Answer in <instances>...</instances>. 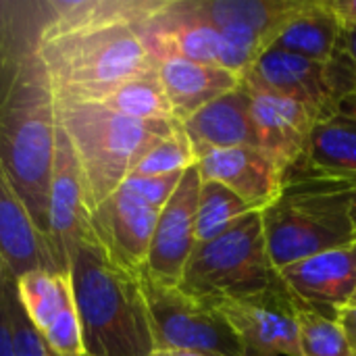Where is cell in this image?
Instances as JSON below:
<instances>
[{"mask_svg": "<svg viewBox=\"0 0 356 356\" xmlns=\"http://www.w3.org/2000/svg\"><path fill=\"white\" fill-rule=\"evenodd\" d=\"M90 217L92 213L88 207L81 169L65 129L58 125L48 194V244L60 271H67L69 259L77 244L94 236Z\"/></svg>", "mask_w": 356, "mask_h": 356, "instance_id": "obj_11", "label": "cell"}, {"mask_svg": "<svg viewBox=\"0 0 356 356\" xmlns=\"http://www.w3.org/2000/svg\"><path fill=\"white\" fill-rule=\"evenodd\" d=\"M198 194L200 173L194 165L184 171L177 190L159 215L148 259L140 275L165 286L179 284L184 267L196 248Z\"/></svg>", "mask_w": 356, "mask_h": 356, "instance_id": "obj_13", "label": "cell"}, {"mask_svg": "<svg viewBox=\"0 0 356 356\" xmlns=\"http://www.w3.org/2000/svg\"><path fill=\"white\" fill-rule=\"evenodd\" d=\"M181 131L198 159L236 146H252L250 90L242 81L181 123Z\"/></svg>", "mask_w": 356, "mask_h": 356, "instance_id": "obj_19", "label": "cell"}, {"mask_svg": "<svg viewBox=\"0 0 356 356\" xmlns=\"http://www.w3.org/2000/svg\"><path fill=\"white\" fill-rule=\"evenodd\" d=\"M355 184L290 173L280 196L261 211L273 269L356 242L350 200Z\"/></svg>", "mask_w": 356, "mask_h": 356, "instance_id": "obj_3", "label": "cell"}, {"mask_svg": "<svg viewBox=\"0 0 356 356\" xmlns=\"http://www.w3.org/2000/svg\"><path fill=\"white\" fill-rule=\"evenodd\" d=\"M6 277H8V275H6ZM6 277L0 280V356H17L15 355L13 332H10L8 307H6V292H4V282H6Z\"/></svg>", "mask_w": 356, "mask_h": 356, "instance_id": "obj_29", "label": "cell"}, {"mask_svg": "<svg viewBox=\"0 0 356 356\" xmlns=\"http://www.w3.org/2000/svg\"><path fill=\"white\" fill-rule=\"evenodd\" d=\"M330 8L344 21H356V0H327Z\"/></svg>", "mask_w": 356, "mask_h": 356, "instance_id": "obj_32", "label": "cell"}, {"mask_svg": "<svg viewBox=\"0 0 356 356\" xmlns=\"http://www.w3.org/2000/svg\"><path fill=\"white\" fill-rule=\"evenodd\" d=\"M350 213H353V227H355V238H356V188L353 190V200H350Z\"/></svg>", "mask_w": 356, "mask_h": 356, "instance_id": "obj_34", "label": "cell"}, {"mask_svg": "<svg viewBox=\"0 0 356 356\" xmlns=\"http://www.w3.org/2000/svg\"><path fill=\"white\" fill-rule=\"evenodd\" d=\"M342 21V35H340V54L348 58L356 67V21Z\"/></svg>", "mask_w": 356, "mask_h": 356, "instance_id": "obj_30", "label": "cell"}, {"mask_svg": "<svg viewBox=\"0 0 356 356\" xmlns=\"http://www.w3.org/2000/svg\"><path fill=\"white\" fill-rule=\"evenodd\" d=\"M294 300L298 313L302 356H356L344 330L336 319L317 313L298 298Z\"/></svg>", "mask_w": 356, "mask_h": 356, "instance_id": "obj_26", "label": "cell"}, {"mask_svg": "<svg viewBox=\"0 0 356 356\" xmlns=\"http://www.w3.org/2000/svg\"><path fill=\"white\" fill-rule=\"evenodd\" d=\"M142 294L156 350H190L211 356H244L225 317L204 300L177 286H165L140 275Z\"/></svg>", "mask_w": 356, "mask_h": 356, "instance_id": "obj_7", "label": "cell"}, {"mask_svg": "<svg viewBox=\"0 0 356 356\" xmlns=\"http://www.w3.org/2000/svg\"><path fill=\"white\" fill-rule=\"evenodd\" d=\"M242 81L250 88L296 100L319 113L321 119L342 111L356 96V69L344 56L321 63L282 50H267Z\"/></svg>", "mask_w": 356, "mask_h": 356, "instance_id": "obj_8", "label": "cell"}, {"mask_svg": "<svg viewBox=\"0 0 356 356\" xmlns=\"http://www.w3.org/2000/svg\"><path fill=\"white\" fill-rule=\"evenodd\" d=\"M202 181H217L254 209H267L282 192L286 177L254 146L211 152L196 161Z\"/></svg>", "mask_w": 356, "mask_h": 356, "instance_id": "obj_17", "label": "cell"}, {"mask_svg": "<svg viewBox=\"0 0 356 356\" xmlns=\"http://www.w3.org/2000/svg\"><path fill=\"white\" fill-rule=\"evenodd\" d=\"M156 73L179 125L196 111L242 83V77L236 73L221 67L194 63L177 54L161 56L156 60Z\"/></svg>", "mask_w": 356, "mask_h": 356, "instance_id": "obj_20", "label": "cell"}, {"mask_svg": "<svg viewBox=\"0 0 356 356\" xmlns=\"http://www.w3.org/2000/svg\"><path fill=\"white\" fill-rule=\"evenodd\" d=\"M56 96L38 48L0 67V167L48 240Z\"/></svg>", "mask_w": 356, "mask_h": 356, "instance_id": "obj_1", "label": "cell"}, {"mask_svg": "<svg viewBox=\"0 0 356 356\" xmlns=\"http://www.w3.org/2000/svg\"><path fill=\"white\" fill-rule=\"evenodd\" d=\"M342 21L327 0H305L273 33L267 50H282L311 60L340 58ZM265 50V52H267Z\"/></svg>", "mask_w": 356, "mask_h": 356, "instance_id": "obj_22", "label": "cell"}, {"mask_svg": "<svg viewBox=\"0 0 356 356\" xmlns=\"http://www.w3.org/2000/svg\"><path fill=\"white\" fill-rule=\"evenodd\" d=\"M86 356H152L154 340L140 275L119 267L96 236L67 267Z\"/></svg>", "mask_w": 356, "mask_h": 356, "instance_id": "obj_2", "label": "cell"}, {"mask_svg": "<svg viewBox=\"0 0 356 356\" xmlns=\"http://www.w3.org/2000/svg\"><path fill=\"white\" fill-rule=\"evenodd\" d=\"M194 165H196V156L190 148L188 138L184 136V131L179 127L173 136L156 142L140 159L134 173L136 175H148V177L171 175V173H184L186 169H190Z\"/></svg>", "mask_w": 356, "mask_h": 356, "instance_id": "obj_27", "label": "cell"}, {"mask_svg": "<svg viewBox=\"0 0 356 356\" xmlns=\"http://www.w3.org/2000/svg\"><path fill=\"white\" fill-rule=\"evenodd\" d=\"M355 69H356V67H355Z\"/></svg>", "mask_w": 356, "mask_h": 356, "instance_id": "obj_37", "label": "cell"}, {"mask_svg": "<svg viewBox=\"0 0 356 356\" xmlns=\"http://www.w3.org/2000/svg\"><path fill=\"white\" fill-rule=\"evenodd\" d=\"M305 0H175V6L198 23L217 29L246 27L267 38V48L277 27Z\"/></svg>", "mask_w": 356, "mask_h": 356, "instance_id": "obj_23", "label": "cell"}, {"mask_svg": "<svg viewBox=\"0 0 356 356\" xmlns=\"http://www.w3.org/2000/svg\"><path fill=\"white\" fill-rule=\"evenodd\" d=\"M159 215V209L119 186L117 192L92 211L90 223L108 257L119 267L140 275L148 259Z\"/></svg>", "mask_w": 356, "mask_h": 356, "instance_id": "obj_15", "label": "cell"}, {"mask_svg": "<svg viewBox=\"0 0 356 356\" xmlns=\"http://www.w3.org/2000/svg\"><path fill=\"white\" fill-rule=\"evenodd\" d=\"M336 321L340 323V327L344 330L353 350L356 353V307H344L338 315H336Z\"/></svg>", "mask_w": 356, "mask_h": 356, "instance_id": "obj_31", "label": "cell"}, {"mask_svg": "<svg viewBox=\"0 0 356 356\" xmlns=\"http://www.w3.org/2000/svg\"><path fill=\"white\" fill-rule=\"evenodd\" d=\"M0 269L19 280L38 269L60 271L44 234L0 167ZM67 273V271H65Z\"/></svg>", "mask_w": 356, "mask_h": 356, "instance_id": "obj_18", "label": "cell"}, {"mask_svg": "<svg viewBox=\"0 0 356 356\" xmlns=\"http://www.w3.org/2000/svg\"><path fill=\"white\" fill-rule=\"evenodd\" d=\"M2 277H6V273H4V271L0 269V280H2Z\"/></svg>", "mask_w": 356, "mask_h": 356, "instance_id": "obj_36", "label": "cell"}, {"mask_svg": "<svg viewBox=\"0 0 356 356\" xmlns=\"http://www.w3.org/2000/svg\"><path fill=\"white\" fill-rule=\"evenodd\" d=\"M248 90L252 146L261 150L284 177H288L305 159L311 134L321 115L286 96L250 86Z\"/></svg>", "mask_w": 356, "mask_h": 356, "instance_id": "obj_12", "label": "cell"}, {"mask_svg": "<svg viewBox=\"0 0 356 356\" xmlns=\"http://www.w3.org/2000/svg\"><path fill=\"white\" fill-rule=\"evenodd\" d=\"M19 302L54 356H86L71 280L65 271L38 269L15 282Z\"/></svg>", "mask_w": 356, "mask_h": 356, "instance_id": "obj_10", "label": "cell"}, {"mask_svg": "<svg viewBox=\"0 0 356 356\" xmlns=\"http://www.w3.org/2000/svg\"><path fill=\"white\" fill-rule=\"evenodd\" d=\"M56 102H102L156 67L142 27H106L38 44Z\"/></svg>", "mask_w": 356, "mask_h": 356, "instance_id": "obj_5", "label": "cell"}, {"mask_svg": "<svg viewBox=\"0 0 356 356\" xmlns=\"http://www.w3.org/2000/svg\"><path fill=\"white\" fill-rule=\"evenodd\" d=\"M252 204L217 181L200 179L198 211H196V244L211 242L234 227L244 217L257 213Z\"/></svg>", "mask_w": 356, "mask_h": 356, "instance_id": "obj_25", "label": "cell"}, {"mask_svg": "<svg viewBox=\"0 0 356 356\" xmlns=\"http://www.w3.org/2000/svg\"><path fill=\"white\" fill-rule=\"evenodd\" d=\"M100 104L138 121H175L156 67L129 79Z\"/></svg>", "mask_w": 356, "mask_h": 356, "instance_id": "obj_24", "label": "cell"}, {"mask_svg": "<svg viewBox=\"0 0 356 356\" xmlns=\"http://www.w3.org/2000/svg\"><path fill=\"white\" fill-rule=\"evenodd\" d=\"M56 117L81 169L90 213L119 190L156 142L181 127L177 121L129 119L100 102H56Z\"/></svg>", "mask_w": 356, "mask_h": 356, "instance_id": "obj_4", "label": "cell"}, {"mask_svg": "<svg viewBox=\"0 0 356 356\" xmlns=\"http://www.w3.org/2000/svg\"><path fill=\"white\" fill-rule=\"evenodd\" d=\"M290 173H311L356 186V96L317 121L305 159Z\"/></svg>", "mask_w": 356, "mask_h": 356, "instance_id": "obj_21", "label": "cell"}, {"mask_svg": "<svg viewBox=\"0 0 356 356\" xmlns=\"http://www.w3.org/2000/svg\"><path fill=\"white\" fill-rule=\"evenodd\" d=\"M277 282L300 302L336 319L356 290V242L307 257L275 271Z\"/></svg>", "mask_w": 356, "mask_h": 356, "instance_id": "obj_14", "label": "cell"}, {"mask_svg": "<svg viewBox=\"0 0 356 356\" xmlns=\"http://www.w3.org/2000/svg\"><path fill=\"white\" fill-rule=\"evenodd\" d=\"M275 284L261 211L244 217L219 238L196 244L177 288L198 300H238Z\"/></svg>", "mask_w": 356, "mask_h": 356, "instance_id": "obj_6", "label": "cell"}, {"mask_svg": "<svg viewBox=\"0 0 356 356\" xmlns=\"http://www.w3.org/2000/svg\"><path fill=\"white\" fill-rule=\"evenodd\" d=\"M211 305L234 330L244 356H302L296 300L277 277L263 294Z\"/></svg>", "mask_w": 356, "mask_h": 356, "instance_id": "obj_9", "label": "cell"}, {"mask_svg": "<svg viewBox=\"0 0 356 356\" xmlns=\"http://www.w3.org/2000/svg\"><path fill=\"white\" fill-rule=\"evenodd\" d=\"M348 307H356V290H355V296H353V300H350V305Z\"/></svg>", "mask_w": 356, "mask_h": 356, "instance_id": "obj_35", "label": "cell"}, {"mask_svg": "<svg viewBox=\"0 0 356 356\" xmlns=\"http://www.w3.org/2000/svg\"><path fill=\"white\" fill-rule=\"evenodd\" d=\"M4 292H6V307H8V319H10V332H13V342H15V355L17 356H54L50 348L44 344L31 321L27 319L19 296L15 288V280L6 277L4 282Z\"/></svg>", "mask_w": 356, "mask_h": 356, "instance_id": "obj_28", "label": "cell"}, {"mask_svg": "<svg viewBox=\"0 0 356 356\" xmlns=\"http://www.w3.org/2000/svg\"><path fill=\"white\" fill-rule=\"evenodd\" d=\"M169 0H48L44 4V25L40 42L54 38L106 29V27H144Z\"/></svg>", "mask_w": 356, "mask_h": 356, "instance_id": "obj_16", "label": "cell"}, {"mask_svg": "<svg viewBox=\"0 0 356 356\" xmlns=\"http://www.w3.org/2000/svg\"><path fill=\"white\" fill-rule=\"evenodd\" d=\"M152 356H211L202 353H190V350H156Z\"/></svg>", "mask_w": 356, "mask_h": 356, "instance_id": "obj_33", "label": "cell"}]
</instances>
